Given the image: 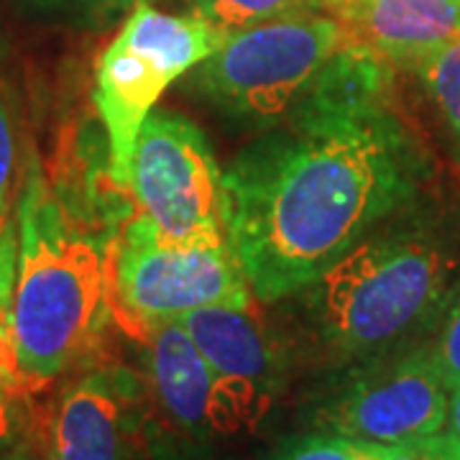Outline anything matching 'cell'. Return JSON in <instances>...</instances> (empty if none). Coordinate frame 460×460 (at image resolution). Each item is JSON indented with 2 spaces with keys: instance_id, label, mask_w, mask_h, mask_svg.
<instances>
[{
  "instance_id": "cell-12",
  "label": "cell",
  "mask_w": 460,
  "mask_h": 460,
  "mask_svg": "<svg viewBox=\"0 0 460 460\" xmlns=\"http://www.w3.org/2000/svg\"><path fill=\"white\" fill-rule=\"evenodd\" d=\"M146 343L148 381L169 420L195 435L208 429L228 432L213 368L190 332L172 320L148 330Z\"/></svg>"
},
{
  "instance_id": "cell-18",
  "label": "cell",
  "mask_w": 460,
  "mask_h": 460,
  "mask_svg": "<svg viewBox=\"0 0 460 460\" xmlns=\"http://www.w3.org/2000/svg\"><path fill=\"white\" fill-rule=\"evenodd\" d=\"M13 162H16V141H13V126L5 111V102L0 98V213L8 208V192L13 180Z\"/></svg>"
},
{
  "instance_id": "cell-1",
  "label": "cell",
  "mask_w": 460,
  "mask_h": 460,
  "mask_svg": "<svg viewBox=\"0 0 460 460\" xmlns=\"http://www.w3.org/2000/svg\"><path fill=\"white\" fill-rule=\"evenodd\" d=\"M432 156L394 105L287 123L223 172L228 241L263 302L313 287L384 220L422 202Z\"/></svg>"
},
{
  "instance_id": "cell-21",
  "label": "cell",
  "mask_w": 460,
  "mask_h": 460,
  "mask_svg": "<svg viewBox=\"0 0 460 460\" xmlns=\"http://www.w3.org/2000/svg\"><path fill=\"white\" fill-rule=\"evenodd\" d=\"M0 460H51L47 447L31 443V440H18L8 450L0 453Z\"/></svg>"
},
{
  "instance_id": "cell-3",
  "label": "cell",
  "mask_w": 460,
  "mask_h": 460,
  "mask_svg": "<svg viewBox=\"0 0 460 460\" xmlns=\"http://www.w3.org/2000/svg\"><path fill=\"white\" fill-rule=\"evenodd\" d=\"M460 238L428 205L371 230L314 281L325 338L348 356H378L422 332L458 287Z\"/></svg>"
},
{
  "instance_id": "cell-8",
  "label": "cell",
  "mask_w": 460,
  "mask_h": 460,
  "mask_svg": "<svg viewBox=\"0 0 460 460\" xmlns=\"http://www.w3.org/2000/svg\"><path fill=\"white\" fill-rule=\"evenodd\" d=\"M447 410L450 386L429 341L361 374L323 411V425L356 443L396 445L443 432Z\"/></svg>"
},
{
  "instance_id": "cell-16",
  "label": "cell",
  "mask_w": 460,
  "mask_h": 460,
  "mask_svg": "<svg viewBox=\"0 0 460 460\" xmlns=\"http://www.w3.org/2000/svg\"><path fill=\"white\" fill-rule=\"evenodd\" d=\"M432 348H435V358L443 371L445 384L453 392L460 384V281L445 307L443 325L432 341Z\"/></svg>"
},
{
  "instance_id": "cell-19",
  "label": "cell",
  "mask_w": 460,
  "mask_h": 460,
  "mask_svg": "<svg viewBox=\"0 0 460 460\" xmlns=\"http://www.w3.org/2000/svg\"><path fill=\"white\" fill-rule=\"evenodd\" d=\"M18 266V223L8 208L0 213V284L16 279Z\"/></svg>"
},
{
  "instance_id": "cell-23",
  "label": "cell",
  "mask_w": 460,
  "mask_h": 460,
  "mask_svg": "<svg viewBox=\"0 0 460 460\" xmlns=\"http://www.w3.org/2000/svg\"><path fill=\"white\" fill-rule=\"evenodd\" d=\"M361 460H376V445L366 443V453H363Z\"/></svg>"
},
{
  "instance_id": "cell-25",
  "label": "cell",
  "mask_w": 460,
  "mask_h": 460,
  "mask_svg": "<svg viewBox=\"0 0 460 460\" xmlns=\"http://www.w3.org/2000/svg\"><path fill=\"white\" fill-rule=\"evenodd\" d=\"M456 162H458V169H460V156H456Z\"/></svg>"
},
{
  "instance_id": "cell-13",
  "label": "cell",
  "mask_w": 460,
  "mask_h": 460,
  "mask_svg": "<svg viewBox=\"0 0 460 460\" xmlns=\"http://www.w3.org/2000/svg\"><path fill=\"white\" fill-rule=\"evenodd\" d=\"M411 72L420 77L429 102L456 141V156H460V36L425 54Z\"/></svg>"
},
{
  "instance_id": "cell-5",
  "label": "cell",
  "mask_w": 460,
  "mask_h": 460,
  "mask_svg": "<svg viewBox=\"0 0 460 460\" xmlns=\"http://www.w3.org/2000/svg\"><path fill=\"white\" fill-rule=\"evenodd\" d=\"M343 39L330 13L295 11L269 18L228 33L223 47L199 62L195 84L220 113L271 123L292 111Z\"/></svg>"
},
{
  "instance_id": "cell-20",
  "label": "cell",
  "mask_w": 460,
  "mask_h": 460,
  "mask_svg": "<svg viewBox=\"0 0 460 460\" xmlns=\"http://www.w3.org/2000/svg\"><path fill=\"white\" fill-rule=\"evenodd\" d=\"M21 432V414L11 394H0V453L18 443Z\"/></svg>"
},
{
  "instance_id": "cell-2",
  "label": "cell",
  "mask_w": 460,
  "mask_h": 460,
  "mask_svg": "<svg viewBox=\"0 0 460 460\" xmlns=\"http://www.w3.org/2000/svg\"><path fill=\"white\" fill-rule=\"evenodd\" d=\"M11 348L23 386L69 371L95 345L111 310V251L80 228L36 159L18 199Z\"/></svg>"
},
{
  "instance_id": "cell-9",
  "label": "cell",
  "mask_w": 460,
  "mask_h": 460,
  "mask_svg": "<svg viewBox=\"0 0 460 460\" xmlns=\"http://www.w3.org/2000/svg\"><path fill=\"white\" fill-rule=\"evenodd\" d=\"M138 381L126 368H98L66 386L51 411V460H133L138 440Z\"/></svg>"
},
{
  "instance_id": "cell-17",
  "label": "cell",
  "mask_w": 460,
  "mask_h": 460,
  "mask_svg": "<svg viewBox=\"0 0 460 460\" xmlns=\"http://www.w3.org/2000/svg\"><path fill=\"white\" fill-rule=\"evenodd\" d=\"M376 460H460V443L443 429L407 443L376 445Z\"/></svg>"
},
{
  "instance_id": "cell-4",
  "label": "cell",
  "mask_w": 460,
  "mask_h": 460,
  "mask_svg": "<svg viewBox=\"0 0 460 460\" xmlns=\"http://www.w3.org/2000/svg\"><path fill=\"white\" fill-rule=\"evenodd\" d=\"M226 39L223 29L195 13L172 16L148 3L133 8L95 72V108L108 133V172L118 190H128L136 141L156 100Z\"/></svg>"
},
{
  "instance_id": "cell-15",
  "label": "cell",
  "mask_w": 460,
  "mask_h": 460,
  "mask_svg": "<svg viewBox=\"0 0 460 460\" xmlns=\"http://www.w3.org/2000/svg\"><path fill=\"white\" fill-rule=\"evenodd\" d=\"M363 453H366V443H356L335 432H328V435H305L289 440L274 460H361Z\"/></svg>"
},
{
  "instance_id": "cell-6",
  "label": "cell",
  "mask_w": 460,
  "mask_h": 460,
  "mask_svg": "<svg viewBox=\"0 0 460 460\" xmlns=\"http://www.w3.org/2000/svg\"><path fill=\"white\" fill-rule=\"evenodd\" d=\"M220 305L251 307V284L230 246L169 243L144 215L111 246V307L133 332Z\"/></svg>"
},
{
  "instance_id": "cell-14",
  "label": "cell",
  "mask_w": 460,
  "mask_h": 460,
  "mask_svg": "<svg viewBox=\"0 0 460 460\" xmlns=\"http://www.w3.org/2000/svg\"><path fill=\"white\" fill-rule=\"evenodd\" d=\"M190 5L195 16L205 18L226 33L295 11H323V0H190Z\"/></svg>"
},
{
  "instance_id": "cell-26",
  "label": "cell",
  "mask_w": 460,
  "mask_h": 460,
  "mask_svg": "<svg viewBox=\"0 0 460 460\" xmlns=\"http://www.w3.org/2000/svg\"><path fill=\"white\" fill-rule=\"evenodd\" d=\"M458 3H460V0H458Z\"/></svg>"
},
{
  "instance_id": "cell-11",
  "label": "cell",
  "mask_w": 460,
  "mask_h": 460,
  "mask_svg": "<svg viewBox=\"0 0 460 460\" xmlns=\"http://www.w3.org/2000/svg\"><path fill=\"white\" fill-rule=\"evenodd\" d=\"M348 41L376 51L396 69L414 65L460 36L458 0H330L323 8Z\"/></svg>"
},
{
  "instance_id": "cell-10",
  "label": "cell",
  "mask_w": 460,
  "mask_h": 460,
  "mask_svg": "<svg viewBox=\"0 0 460 460\" xmlns=\"http://www.w3.org/2000/svg\"><path fill=\"white\" fill-rule=\"evenodd\" d=\"M213 368L228 429L266 410L274 356L251 307H202L177 320Z\"/></svg>"
},
{
  "instance_id": "cell-22",
  "label": "cell",
  "mask_w": 460,
  "mask_h": 460,
  "mask_svg": "<svg viewBox=\"0 0 460 460\" xmlns=\"http://www.w3.org/2000/svg\"><path fill=\"white\" fill-rule=\"evenodd\" d=\"M445 429L460 443V384L450 392V410H447V425Z\"/></svg>"
},
{
  "instance_id": "cell-24",
  "label": "cell",
  "mask_w": 460,
  "mask_h": 460,
  "mask_svg": "<svg viewBox=\"0 0 460 460\" xmlns=\"http://www.w3.org/2000/svg\"><path fill=\"white\" fill-rule=\"evenodd\" d=\"M328 3H330V0H323V8H325V5H328Z\"/></svg>"
},
{
  "instance_id": "cell-7",
  "label": "cell",
  "mask_w": 460,
  "mask_h": 460,
  "mask_svg": "<svg viewBox=\"0 0 460 460\" xmlns=\"http://www.w3.org/2000/svg\"><path fill=\"white\" fill-rule=\"evenodd\" d=\"M128 192L162 241L230 246L223 169L192 120L174 113L148 115L133 151Z\"/></svg>"
}]
</instances>
